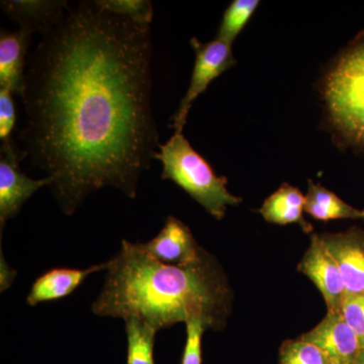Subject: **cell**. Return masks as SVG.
Returning <instances> with one entry per match:
<instances>
[{"mask_svg": "<svg viewBox=\"0 0 364 364\" xmlns=\"http://www.w3.org/2000/svg\"><path fill=\"white\" fill-rule=\"evenodd\" d=\"M150 26L95 1L68 4L28 56L23 156L73 215L104 188L135 198L159 150L152 112Z\"/></svg>", "mask_w": 364, "mask_h": 364, "instance_id": "1", "label": "cell"}, {"mask_svg": "<svg viewBox=\"0 0 364 364\" xmlns=\"http://www.w3.org/2000/svg\"><path fill=\"white\" fill-rule=\"evenodd\" d=\"M102 291L91 305L100 317L136 318L160 331L193 318L221 329L229 313L230 291L214 258L203 250L188 264L169 265L140 243L122 241L107 262Z\"/></svg>", "mask_w": 364, "mask_h": 364, "instance_id": "2", "label": "cell"}, {"mask_svg": "<svg viewBox=\"0 0 364 364\" xmlns=\"http://www.w3.org/2000/svg\"><path fill=\"white\" fill-rule=\"evenodd\" d=\"M322 95L337 140L364 150V31L328 71Z\"/></svg>", "mask_w": 364, "mask_h": 364, "instance_id": "3", "label": "cell"}, {"mask_svg": "<svg viewBox=\"0 0 364 364\" xmlns=\"http://www.w3.org/2000/svg\"><path fill=\"white\" fill-rule=\"evenodd\" d=\"M155 159L162 163V179L176 183L215 220L224 219L229 205L242 202L228 191L227 177L217 176L183 133H174L166 143L160 144Z\"/></svg>", "mask_w": 364, "mask_h": 364, "instance_id": "4", "label": "cell"}, {"mask_svg": "<svg viewBox=\"0 0 364 364\" xmlns=\"http://www.w3.org/2000/svg\"><path fill=\"white\" fill-rule=\"evenodd\" d=\"M196 53L195 67L186 97L182 98L178 109L173 117L171 128L174 133H183L189 109L196 98L207 90L215 78L236 64L231 45L219 39L202 43L193 38L191 40Z\"/></svg>", "mask_w": 364, "mask_h": 364, "instance_id": "5", "label": "cell"}, {"mask_svg": "<svg viewBox=\"0 0 364 364\" xmlns=\"http://www.w3.org/2000/svg\"><path fill=\"white\" fill-rule=\"evenodd\" d=\"M23 156L13 139L1 142L0 150V235L7 221L20 214L21 208L33 193L50 186L48 178L33 179L21 172Z\"/></svg>", "mask_w": 364, "mask_h": 364, "instance_id": "6", "label": "cell"}, {"mask_svg": "<svg viewBox=\"0 0 364 364\" xmlns=\"http://www.w3.org/2000/svg\"><path fill=\"white\" fill-rule=\"evenodd\" d=\"M298 270L318 287L325 299L328 312L341 311L346 296L343 279L338 264L326 248L320 235L313 234L310 247L299 263Z\"/></svg>", "mask_w": 364, "mask_h": 364, "instance_id": "7", "label": "cell"}, {"mask_svg": "<svg viewBox=\"0 0 364 364\" xmlns=\"http://www.w3.org/2000/svg\"><path fill=\"white\" fill-rule=\"evenodd\" d=\"M338 264L346 294H364V231L353 227L342 233L320 235Z\"/></svg>", "mask_w": 364, "mask_h": 364, "instance_id": "8", "label": "cell"}, {"mask_svg": "<svg viewBox=\"0 0 364 364\" xmlns=\"http://www.w3.org/2000/svg\"><path fill=\"white\" fill-rule=\"evenodd\" d=\"M299 338L316 345L333 364H350L363 349L340 312H328L315 328Z\"/></svg>", "mask_w": 364, "mask_h": 364, "instance_id": "9", "label": "cell"}, {"mask_svg": "<svg viewBox=\"0 0 364 364\" xmlns=\"http://www.w3.org/2000/svg\"><path fill=\"white\" fill-rule=\"evenodd\" d=\"M153 258L169 265L188 264L202 255L191 229L181 220L169 215L161 231L146 243H140Z\"/></svg>", "mask_w": 364, "mask_h": 364, "instance_id": "10", "label": "cell"}, {"mask_svg": "<svg viewBox=\"0 0 364 364\" xmlns=\"http://www.w3.org/2000/svg\"><path fill=\"white\" fill-rule=\"evenodd\" d=\"M32 35L18 30L0 31V88L21 97L25 88L28 50Z\"/></svg>", "mask_w": 364, "mask_h": 364, "instance_id": "11", "label": "cell"}, {"mask_svg": "<svg viewBox=\"0 0 364 364\" xmlns=\"http://www.w3.org/2000/svg\"><path fill=\"white\" fill-rule=\"evenodd\" d=\"M107 262H105L86 269L62 267L48 270L33 282L26 296V304L35 306L46 301L66 298L75 291L90 274L107 270Z\"/></svg>", "mask_w": 364, "mask_h": 364, "instance_id": "12", "label": "cell"}, {"mask_svg": "<svg viewBox=\"0 0 364 364\" xmlns=\"http://www.w3.org/2000/svg\"><path fill=\"white\" fill-rule=\"evenodd\" d=\"M4 13L21 30L44 35L58 23L68 6L63 0H6L1 1Z\"/></svg>", "mask_w": 364, "mask_h": 364, "instance_id": "13", "label": "cell"}, {"mask_svg": "<svg viewBox=\"0 0 364 364\" xmlns=\"http://www.w3.org/2000/svg\"><path fill=\"white\" fill-rule=\"evenodd\" d=\"M306 196L298 188L284 183L268 196L258 212L268 223L277 225L298 224L305 233H311L313 226L304 218Z\"/></svg>", "mask_w": 364, "mask_h": 364, "instance_id": "14", "label": "cell"}, {"mask_svg": "<svg viewBox=\"0 0 364 364\" xmlns=\"http://www.w3.org/2000/svg\"><path fill=\"white\" fill-rule=\"evenodd\" d=\"M305 212L318 221L342 219L364 221V208L359 210L352 207L329 189L312 181H309Z\"/></svg>", "mask_w": 364, "mask_h": 364, "instance_id": "15", "label": "cell"}, {"mask_svg": "<svg viewBox=\"0 0 364 364\" xmlns=\"http://www.w3.org/2000/svg\"><path fill=\"white\" fill-rule=\"evenodd\" d=\"M124 330L128 343L127 364H155L154 344L157 330L136 318L124 320Z\"/></svg>", "mask_w": 364, "mask_h": 364, "instance_id": "16", "label": "cell"}, {"mask_svg": "<svg viewBox=\"0 0 364 364\" xmlns=\"http://www.w3.org/2000/svg\"><path fill=\"white\" fill-rule=\"evenodd\" d=\"M258 6H259L258 0H234L232 1L223 16L217 39L232 45L234 40L238 37L239 33L247 25Z\"/></svg>", "mask_w": 364, "mask_h": 364, "instance_id": "17", "label": "cell"}, {"mask_svg": "<svg viewBox=\"0 0 364 364\" xmlns=\"http://www.w3.org/2000/svg\"><path fill=\"white\" fill-rule=\"evenodd\" d=\"M279 364H333L316 345L299 338L287 340L279 349Z\"/></svg>", "mask_w": 364, "mask_h": 364, "instance_id": "18", "label": "cell"}, {"mask_svg": "<svg viewBox=\"0 0 364 364\" xmlns=\"http://www.w3.org/2000/svg\"><path fill=\"white\" fill-rule=\"evenodd\" d=\"M102 9L128 18L136 25L150 26L153 20L152 2L147 0H97Z\"/></svg>", "mask_w": 364, "mask_h": 364, "instance_id": "19", "label": "cell"}, {"mask_svg": "<svg viewBox=\"0 0 364 364\" xmlns=\"http://www.w3.org/2000/svg\"><path fill=\"white\" fill-rule=\"evenodd\" d=\"M186 342L184 346L181 364H202V341L203 333L210 329L205 320L193 318L186 323Z\"/></svg>", "mask_w": 364, "mask_h": 364, "instance_id": "20", "label": "cell"}, {"mask_svg": "<svg viewBox=\"0 0 364 364\" xmlns=\"http://www.w3.org/2000/svg\"><path fill=\"white\" fill-rule=\"evenodd\" d=\"M340 313L355 333L361 348H364V294H346Z\"/></svg>", "mask_w": 364, "mask_h": 364, "instance_id": "21", "label": "cell"}, {"mask_svg": "<svg viewBox=\"0 0 364 364\" xmlns=\"http://www.w3.org/2000/svg\"><path fill=\"white\" fill-rule=\"evenodd\" d=\"M16 119L14 93L7 88H0V140L1 142L11 139Z\"/></svg>", "mask_w": 364, "mask_h": 364, "instance_id": "22", "label": "cell"}, {"mask_svg": "<svg viewBox=\"0 0 364 364\" xmlns=\"http://www.w3.org/2000/svg\"><path fill=\"white\" fill-rule=\"evenodd\" d=\"M16 274L18 272L13 269V267H9L2 253V249H0V291L1 293L11 287Z\"/></svg>", "mask_w": 364, "mask_h": 364, "instance_id": "23", "label": "cell"}, {"mask_svg": "<svg viewBox=\"0 0 364 364\" xmlns=\"http://www.w3.org/2000/svg\"><path fill=\"white\" fill-rule=\"evenodd\" d=\"M350 364H364V348L361 349Z\"/></svg>", "mask_w": 364, "mask_h": 364, "instance_id": "24", "label": "cell"}]
</instances>
